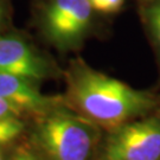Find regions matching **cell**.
I'll list each match as a JSON object with an SVG mask.
<instances>
[{
  "instance_id": "6da1fadb",
  "label": "cell",
  "mask_w": 160,
  "mask_h": 160,
  "mask_svg": "<svg viewBox=\"0 0 160 160\" xmlns=\"http://www.w3.org/2000/svg\"><path fill=\"white\" fill-rule=\"evenodd\" d=\"M69 96L84 118L110 132L145 115L155 106L151 94L137 90L86 64L71 70Z\"/></svg>"
},
{
  "instance_id": "7a4b0ae2",
  "label": "cell",
  "mask_w": 160,
  "mask_h": 160,
  "mask_svg": "<svg viewBox=\"0 0 160 160\" xmlns=\"http://www.w3.org/2000/svg\"><path fill=\"white\" fill-rule=\"evenodd\" d=\"M98 138L96 123L67 113L48 115L34 133L36 142L49 160H90Z\"/></svg>"
},
{
  "instance_id": "3957f363",
  "label": "cell",
  "mask_w": 160,
  "mask_h": 160,
  "mask_svg": "<svg viewBox=\"0 0 160 160\" xmlns=\"http://www.w3.org/2000/svg\"><path fill=\"white\" fill-rule=\"evenodd\" d=\"M103 160H160V120L129 121L112 132Z\"/></svg>"
},
{
  "instance_id": "277c9868",
  "label": "cell",
  "mask_w": 160,
  "mask_h": 160,
  "mask_svg": "<svg viewBox=\"0 0 160 160\" xmlns=\"http://www.w3.org/2000/svg\"><path fill=\"white\" fill-rule=\"evenodd\" d=\"M92 7L89 0H51L44 14V29L56 45H75L90 25Z\"/></svg>"
},
{
  "instance_id": "5b68a950",
  "label": "cell",
  "mask_w": 160,
  "mask_h": 160,
  "mask_svg": "<svg viewBox=\"0 0 160 160\" xmlns=\"http://www.w3.org/2000/svg\"><path fill=\"white\" fill-rule=\"evenodd\" d=\"M48 72L46 62L24 40L16 37H0V74L34 82L45 78Z\"/></svg>"
},
{
  "instance_id": "8992f818",
  "label": "cell",
  "mask_w": 160,
  "mask_h": 160,
  "mask_svg": "<svg viewBox=\"0 0 160 160\" xmlns=\"http://www.w3.org/2000/svg\"><path fill=\"white\" fill-rule=\"evenodd\" d=\"M0 97L23 112H44L51 106V98L40 94L32 81L13 75L0 74Z\"/></svg>"
},
{
  "instance_id": "52a82bcc",
  "label": "cell",
  "mask_w": 160,
  "mask_h": 160,
  "mask_svg": "<svg viewBox=\"0 0 160 160\" xmlns=\"http://www.w3.org/2000/svg\"><path fill=\"white\" fill-rule=\"evenodd\" d=\"M24 131V123L17 116L0 118V146L13 141Z\"/></svg>"
},
{
  "instance_id": "ba28073f",
  "label": "cell",
  "mask_w": 160,
  "mask_h": 160,
  "mask_svg": "<svg viewBox=\"0 0 160 160\" xmlns=\"http://www.w3.org/2000/svg\"><path fill=\"white\" fill-rule=\"evenodd\" d=\"M125 0H89L92 10L103 13H113L119 11Z\"/></svg>"
},
{
  "instance_id": "9c48e42d",
  "label": "cell",
  "mask_w": 160,
  "mask_h": 160,
  "mask_svg": "<svg viewBox=\"0 0 160 160\" xmlns=\"http://www.w3.org/2000/svg\"><path fill=\"white\" fill-rule=\"evenodd\" d=\"M148 19L155 39L160 45V1L151 7L148 12Z\"/></svg>"
},
{
  "instance_id": "30bf717a",
  "label": "cell",
  "mask_w": 160,
  "mask_h": 160,
  "mask_svg": "<svg viewBox=\"0 0 160 160\" xmlns=\"http://www.w3.org/2000/svg\"><path fill=\"white\" fill-rule=\"evenodd\" d=\"M22 115V112L11 103L5 101L4 98L0 97V118H6V116H17L19 118Z\"/></svg>"
},
{
  "instance_id": "8fae6325",
  "label": "cell",
  "mask_w": 160,
  "mask_h": 160,
  "mask_svg": "<svg viewBox=\"0 0 160 160\" xmlns=\"http://www.w3.org/2000/svg\"><path fill=\"white\" fill-rule=\"evenodd\" d=\"M11 160H37L34 154L25 147H20L17 149L16 154L11 158Z\"/></svg>"
},
{
  "instance_id": "7c38bea8",
  "label": "cell",
  "mask_w": 160,
  "mask_h": 160,
  "mask_svg": "<svg viewBox=\"0 0 160 160\" xmlns=\"http://www.w3.org/2000/svg\"><path fill=\"white\" fill-rule=\"evenodd\" d=\"M4 13H5V10H4V6L0 1V28L2 25V22H4Z\"/></svg>"
},
{
  "instance_id": "4fadbf2b",
  "label": "cell",
  "mask_w": 160,
  "mask_h": 160,
  "mask_svg": "<svg viewBox=\"0 0 160 160\" xmlns=\"http://www.w3.org/2000/svg\"><path fill=\"white\" fill-rule=\"evenodd\" d=\"M0 160H4V158H2V152H1V149H0Z\"/></svg>"
}]
</instances>
